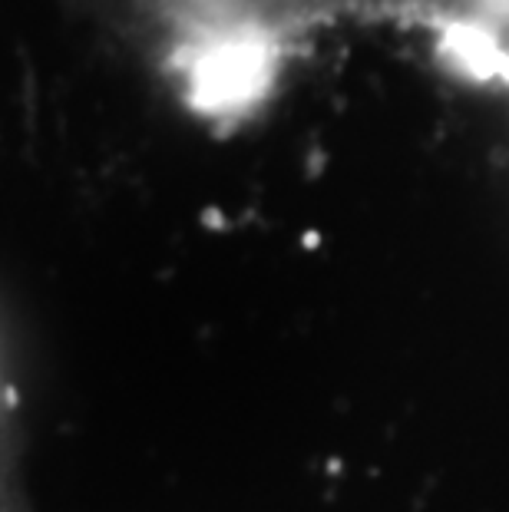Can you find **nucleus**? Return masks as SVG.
Returning <instances> with one entry per match:
<instances>
[{
    "label": "nucleus",
    "mask_w": 509,
    "mask_h": 512,
    "mask_svg": "<svg viewBox=\"0 0 509 512\" xmlns=\"http://www.w3.org/2000/svg\"><path fill=\"white\" fill-rule=\"evenodd\" d=\"M443 57L453 63V70L473 76L480 83L503 80L509 73V53L496 40L493 30L480 24H453L443 34Z\"/></svg>",
    "instance_id": "obj_1"
},
{
    "label": "nucleus",
    "mask_w": 509,
    "mask_h": 512,
    "mask_svg": "<svg viewBox=\"0 0 509 512\" xmlns=\"http://www.w3.org/2000/svg\"><path fill=\"white\" fill-rule=\"evenodd\" d=\"M7 413H10V403H7L4 377H0V450H4V433H7Z\"/></svg>",
    "instance_id": "obj_2"
}]
</instances>
